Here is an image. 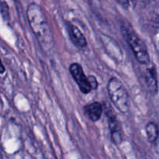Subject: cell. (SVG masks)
I'll use <instances>...</instances> for the list:
<instances>
[{
    "label": "cell",
    "mask_w": 159,
    "mask_h": 159,
    "mask_svg": "<svg viewBox=\"0 0 159 159\" xmlns=\"http://www.w3.org/2000/svg\"><path fill=\"white\" fill-rule=\"evenodd\" d=\"M121 28L123 37L130 47L138 62L142 65H148L151 61L149 53L144 42L128 23H123Z\"/></svg>",
    "instance_id": "2"
},
{
    "label": "cell",
    "mask_w": 159,
    "mask_h": 159,
    "mask_svg": "<svg viewBox=\"0 0 159 159\" xmlns=\"http://www.w3.org/2000/svg\"><path fill=\"white\" fill-rule=\"evenodd\" d=\"M149 65L144 71V81L148 89L151 93H156L157 91V71L155 66L151 65V62Z\"/></svg>",
    "instance_id": "7"
},
{
    "label": "cell",
    "mask_w": 159,
    "mask_h": 159,
    "mask_svg": "<svg viewBox=\"0 0 159 159\" xmlns=\"http://www.w3.org/2000/svg\"><path fill=\"white\" fill-rule=\"evenodd\" d=\"M0 13L5 21H8L10 19L9 8L7 3L5 1H0Z\"/></svg>",
    "instance_id": "10"
},
{
    "label": "cell",
    "mask_w": 159,
    "mask_h": 159,
    "mask_svg": "<svg viewBox=\"0 0 159 159\" xmlns=\"http://www.w3.org/2000/svg\"><path fill=\"white\" fill-rule=\"evenodd\" d=\"M120 6H123L125 9H127L129 6V0H115Z\"/></svg>",
    "instance_id": "12"
},
{
    "label": "cell",
    "mask_w": 159,
    "mask_h": 159,
    "mask_svg": "<svg viewBox=\"0 0 159 159\" xmlns=\"http://www.w3.org/2000/svg\"><path fill=\"white\" fill-rule=\"evenodd\" d=\"M84 112L90 120L96 122L101 118L103 112V107L100 102H94L84 107Z\"/></svg>",
    "instance_id": "8"
},
{
    "label": "cell",
    "mask_w": 159,
    "mask_h": 159,
    "mask_svg": "<svg viewBox=\"0 0 159 159\" xmlns=\"http://www.w3.org/2000/svg\"><path fill=\"white\" fill-rule=\"evenodd\" d=\"M6 71V68H5L4 65H3L2 62L1 58H0V74H3Z\"/></svg>",
    "instance_id": "13"
},
{
    "label": "cell",
    "mask_w": 159,
    "mask_h": 159,
    "mask_svg": "<svg viewBox=\"0 0 159 159\" xmlns=\"http://www.w3.org/2000/svg\"><path fill=\"white\" fill-rule=\"evenodd\" d=\"M145 131H146L147 137L150 142H155L156 140L158 138L159 130L157 124L154 122H149L147 124L145 127Z\"/></svg>",
    "instance_id": "9"
},
{
    "label": "cell",
    "mask_w": 159,
    "mask_h": 159,
    "mask_svg": "<svg viewBox=\"0 0 159 159\" xmlns=\"http://www.w3.org/2000/svg\"><path fill=\"white\" fill-rule=\"evenodd\" d=\"M70 72L80 91L84 94H88L92 89L88 82V78L84 74L81 65L78 63L71 64L70 66Z\"/></svg>",
    "instance_id": "5"
},
{
    "label": "cell",
    "mask_w": 159,
    "mask_h": 159,
    "mask_svg": "<svg viewBox=\"0 0 159 159\" xmlns=\"http://www.w3.org/2000/svg\"><path fill=\"white\" fill-rule=\"evenodd\" d=\"M66 28L69 37L76 48H83L87 46V40L79 28L70 23L66 24Z\"/></svg>",
    "instance_id": "6"
},
{
    "label": "cell",
    "mask_w": 159,
    "mask_h": 159,
    "mask_svg": "<svg viewBox=\"0 0 159 159\" xmlns=\"http://www.w3.org/2000/svg\"><path fill=\"white\" fill-rule=\"evenodd\" d=\"M107 89L111 101L121 113H127L130 107L129 96L121 81L117 78H112L108 81Z\"/></svg>",
    "instance_id": "3"
},
{
    "label": "cell",
    "mask_w": 159,
    "mask_h": 159,
    "mask_svg": "<svg viewBox=\"0 0 159 159\" xmlns=\"http://www.w3.org/2000/svg\"><path fill=\"white\" fill-rule=\"evenodd\" d=\"M87 78H88V82L90 83V85L92 89H97L98 87V82L96 78L94 75H90Z\"/></svg>",
    "instance_id": "11"
},
{
    "label": "cell",
    "mask_w": 159,
    "mask_h": 159,
    "mask_svg": "<svg viewBox=\"0 0 159 159\" xmlns=\"http://www.w3.org/2000/svg\"><path fill=\"white\" fill-rule=\"evenodd\" d=\"M26 16L30 27L37 42L45 51H49L55 45L54 38L46 16L41 8L35 3L29 5Z\"/></svg>",
    "instance_id": "1"
},
{
    "label": "cell",
    "mask_w": 159,
    "mask_h": 159,
    "mask_svg": "<svg viewBox=\"0 0 159 159\" xmlns=\"http://www.w3.org/2000/svg\"><path fill=\"white\" fill-rule=\"evenodd\" d=\"M108 103H106V107L104 108L105 110L106 116L108 120V126L111 132V138H112V142L115 144L118 145L123 142V134H122L121 126L119 122L116 117L115 112L113 111L112 107L108 105Z\"/></svg>",
    "instance_id": "4"
}]
</instances>
